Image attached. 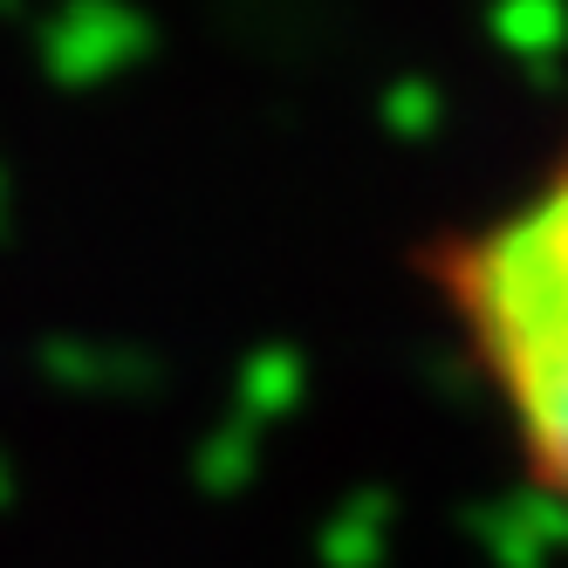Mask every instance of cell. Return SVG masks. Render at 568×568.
<instances>
[{
	"instance_id": "cell-1",
	"label": "cell",
	"mask_w": 568,
	"mask_h": 568,
	"mask_svg": "<svg viewBox=\"0 0 568 568\" xmlns=\"http://www.w3.org/2000/svg\"><path fill=\"white\" fill-rule=\"evenodd\" d=\"M432 274L520 466L568 514V144L520 199L438 247Z\"/></svg>"
}]
</instances>
